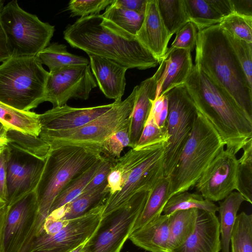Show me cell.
I'll return each instance as SVG.
<instances>
[{"instance_id": "1", "label": "cell", "mask_w": 252, "mask_h": 252, "mask_svg": "<svg viewBox=\"0 0 252 252\" xmlns=\"http://www.w3.org/2000/svg\"><path fill=\"white\" fill-rule=\"evenodd\" d=\"M72 47L113 61L126 67L143 70L159 64L135 35L123 30L101 14L82 17L63 32Z\"/></svg>"}, {"instance_id": "2", "label": "cell", "mask_w": 252, "mask_h": 252, "mask_svg": "<svg viewBox=\"0 0 252 252\" xmlns=\"http://www.w3.org/2000/svg\"><path fill=\"white\" fill-rule=\"evenodd\" d=\"M185 85L198 111L236 155L252 138V118L224 90L193 64Z\"/></svg>"}, {"instance_id": "3", "label": "cell", "mask_w": 252, "mask_h": 252, "mask_svg": "<svg viewBox=\"0 0 252 252\" xmlns=\"http://www.w3.org/2000/svg\"><path fill=\"white\" fill-rule=\"evenodd\" d=\"M194 62L252 118V88L219 24L198 31Z\"/></svg>"}, {"instance_id": "4", "label": "cell", "mask_w": 252, "mask_h": 252, "mask_svg": "<svg viewBox=\"0 0 252 252\" xmlns=\"http://www.w3.org/2000/svg\"><path fill=\"white\" fill-rule=\"evenodd\" d=\"M101 157L76 146L51 149L35 189L38 211L29 243L41 229L57 196L73 179Z\"/></svg>"}, {"instance_id": "5", "label": "cell", "mask_w": 252, "mask_h": 252, "mask_svg": "<svg viewBox=\"0 0 252 252\" xmlns=\"http://www.w3.org/2000/svg\"><path fill=\"white\" fill-rule=\"evenodd\" d=\"M225 144L218 131L199 111L191 133L171 175L170 198L194 186Z\"/></svg>"}, {"instance_id": "6", "label": "cell", "mask_w": 252, "mask_h": 252, "mask_svg": "<svg viewBox=\"0 0 252 252\" xmlns=\"http://www.w3.org/2000/svg\"><path fill=\"white\" fill-rule=\"evenodd\" d=\"M49 72L36 56L10 57L0 65V102L30 111L44 102Z\"/></svg>"}, {"instance_id": "7", "label": "cell", "mask_w": 252, "mask_h": 252, "mask_svg": "<svg viewBox=\"0 0 252 252\" xmlns=\"http://www.w3.org/2000/svg\"><path fill=\"white\" fill-rule=\"evenodd\" d=\"M137 86L124 100L115 101L109 111L85 125L75 128L61 130L40 131L39 135L51 149L63 146L79 147L101 155L103 142L111 134L130 123Z\"/></svg>"}, {"instance_id": "8", "label": "cell", "mask_w": 252, "mask_h": 252, "mask_svg": "<svg viewBox=\"0 0 252 252\" xmlns=\"http://www.w3.org/2000/svg\"><path fill=\"white\" fill-rule=\"evenodd\" d=\"M0 23L11 57H34L47 47L55 27L21 8L16 0L4 5Z\"/></svg>"}, {"instance_id": "9", "label": "cell", "mask_w": 252, "mask_h": 252, "mask_svg": "<svg viewBox=\"0 0 252 252\" xmlns=\"http://www.w3.org/2000/svg\"><path fill=\"white\" fill-rule=\"evenodd\" d=\"M149 191L135 194L124 206L102 216L80 252H120L145 206Z\"/></svg>"}, {"instance_id": "10", "label": "cell", "mask_w": 252, "mask_h": 252, "mask_svg": "<svg viewBox=\"0 0 252 252\" xmlns=\"http://www.w3.org/2000/svg\"><path fill=\"white\" fill-rule=\"evenodd\" d=\"M165 95L168 100L166 127L169 139L164 158V174L169 176L191 133L198 110L185 84L175 87Z\"/></svg>"}, {"instance_id": "11", "label": "cell", "mask_w": 252, "mask_h": 252, "mask_svg": "<svg viewBox=\"0 0 252 252\" xmlns=\"http://www.w3.org/2000/svg\"><path fill=\"white\" fill-rule=\"evenodd\" d=\"M104 204L85 215L69 220L60 231L53 235L39 232L24 252H70L84 244L94 233L102 218Z\"/></svg>"}, {"instance_id": "12", "label": "cell", "mask_w": 252, "mask_h": 252, "mask_svg": "<svg viewBox=\"0 0 252 252\" xmlns=\"http://www.w3.org/2000/svg\"><path fill=\"white\" fill-rule=\"evenodd\" d=\"M167 144H157L131 171L121 190L113 195H108L104 203L102 216L122 207L135 194L150 191L164 176V158Z\"/></svg>"}, {"instance_id": "13", "label": "cell", "mask_w": 252, "mask_h": 252, "mask_svg": "<svg viewBox=\"0 0 252 252\" xmlns=\"http://www.w3.org/2000/svg\"><path fill=\"white\" fill-rule=\"evenodd\" d=\"M96 86L90 64L64 66L49 72L44 102L56 107L66 105L72 98L87 99Z\"/></svg>"}, {"instance_id": "14", "label": "cell", "mask_w": 252, "mask_h": 252, "mask_svg": "<svg viewBox=\"0 0 252 252\" xmlns=\"http://www.w3.org/2000/svg\"><path fill=\"white\" fill-rule=\"evenodd\" d=\"M5 151L7 204L9 206L35 190L45 161L8 144Z\"/></svg>"}, {"instance_id": "15", "label": "cell", "mask_w": 252, "mask_h": 252, "mask_svg": "<svg viewBox=\"0 0 252 252\" xmlns=\"http://www.w3.org/2000/svg\"><path fill=\"white\" fill-rule=\"evenodd\" d=\"M35 190L8 206L0 252H24L37 217Z\"/></svg>"}, {"instance_id": "16", "label": "cell", "mask_w": 252, "mask_h": 252, "mask_svg": "<svg viewBox=\"0 0 252 252\" xmlns=\"http://www.w3.org/2000/svg\"><path fill=\"white\" fill-rule=\"evenodd\" d=\"M238 159L222 148L194 186L203 197L212 202L223 200L237 189Z\"/></svg>"}, {"instance_id": "17", "label": "cell", "mask_w": 252, "mask_h": 252, "mask_svg": "<svg viewBox=\"0 0 252 252\" xmlns=\"http://www.w3.org/2000/svg\"><path fill=\"white\" fill-rule=\"evenodd\" d=\"M115 104L75 108L67 104L53 107L39 114L41 130H66L82 126L103 115Z\"/></svg>"}, {"instance_id": "18", "label": "cell", "mask_w": 252, "mask_h": 252, "mask_svg": "<svg viewBox=\"0 0 252 252\" xmlns=\"http://www.w3.org/2000/svg\"><path fill=\"white\" fill-rule=\"evenodd\" d=\"M159 64L158 70L152 77L136 86L134 106L129 117V147L131 149L135 147L140 138L152 108V100L156 98L157 87L165 67L163 59Z\"/></svg>"}, {"instance_id": "19", "label": "cell", "mask_w": 252, "mask_h": 252, "mask_svg": "<svg viewBox=\"0 0 252 252\" xmlns=\"http://www.w3.org/2000/svg\"><path fill=\"white\" fill-rule=\"evenodd\" d=\"M135 36L160 63L171 37L160 16L157 0H147L143 20Z\"/></svg>"}, {"instance_id": "20", "label": "cell", "mask_w": 252, "mask_h": 252, "mask_svg": "<svg viewBox=\"0 0 252 252\" xmlns=\"http://www.w3.org/2000/svg\"><path fill=\"white\" fill-rule=\"evenodd\" d=\"M220 223L216 214L198 210L195 230L189 238L170 252H220Z\"/></svg>"}, {"instance_id": "21", "label": "cell", "mask_w": 252, "mask_h": 252, "mask_svg": "<svg viewBox=\"0 0 252 252\" xmlns=\"http://www.w3.org/2000/svg\"><path fill=\"white\" fill-rule=\"evenodd\" d=\"M91 71L100 90L110 99L122 100L126 87V67L110 60L90 56Z\"/></svg>"}, {"instance_id": "22", "label": "cell", "mask_w": 252, "mask_h": 252, "mask_svg": "<svg viewBox=\"0 0 252 252\" xmlns=\"http://www.w3.org/2000/svg\"><path fill=\"white\" fill-rule=\"evenodd\" d=\"M163 59L165 67L157 87L156 98L185 84L193 66L191 52L188 50H174L165 54Z\"/></svg>"}, {"instance_id": "23", "label": "cell", "mask_w": 252, "mask_h": 252, "mask_svg": "<svg viewBox=\"0 0 252 252\" xmlns=\"http://www.w3.org/2000/svg\"><path fill=\"white\" fill-rule=\"evenodd\" d=\"M168 215L158 218L133 231L128 239L135 246L149 252H168Z\"/></svg>"}, {"instance_id": "24", "label": "cell", "mask_w": 252, "mask_h": 252, "mask_svg": "<svg viewBox=\"0 0 252 252\" xmlns=\"http://www.w3.org/2000/svg\"><path fill=\"white\" fill-rule=\"evenodd\" d=\"M108 194L106 180L98 187L81 193L73 201L52 212L49 215L66 220L78 218L99 205L104 204Z\"/></svg>"}, {"instance_id": "25", "label": "cell", "mask_w": 252, "mask_h": 252, "mask_svg": "<svg viewBox=\"0 0 252 252\" xmlns=\"http://www.w3.org/2000/svg\"><path fill=\"white\" fill-rule=\"evenodd\" d=\"M169 187V177L163 176L149 191L145 206L134 223L132 231L156 220L161 215L170 198Z\"/></svg>"}, {"instance_id": "26", "label": "cell", "mask_w": 252, "mask_h": 252, "mask_svg": "<svg viewBox=\"0 0 252 252\" xmlns=\"http://www.w3.org/2000/svg\"><path fill=\"white\" fill-rule=\"evenodd\" d=\"M198 209L178 210L169 215L168 252L183 244L195 230Z\"/></svg>"}, {"instance_id": "27", "label": "cell", "mask_w": 252, "mask_h": 252, "mask_svg": "<svg viewBox=\"0 0 252 252\" xmlns=\"http://www.w3.org/2000/svg\"><path fill=\"white\" fill-rule=\"evenodd\" d=\"M0 122L9 129L39 137L41 126L39 114L19 110L0 102Z\"/></svg>"}, {"instance_id": "28", "label": "cell", "mask_w": 252, "mask_h": 252, "mask_svg": "<svg viewBox=\"0 0 252 252\" xmlns=\"http://www.w3.org/2000/svg\"><path fill=\"white\" fill-rule=\"evenodd\" d=\"M223 201L219 203L220 232L221 252H229L231 232L237 212L243 201L242 195L237 191H233Z\"/></svg>"}, {"instance_id": "29", "label": "cell", "mask_w": 252, "mask_h": 252, "mask_svg": "<svg viewBox=\"0 0 252 252\" xmlns=\"http://www.w3.org/2000/svg\"><path fill=\"white\" fill-rule=\"evenodd\" d=\"M36 57L40 63L48 67L49 72L69 65L90 64L87 58L70 54L66 46L58 43L50 44Z\"/></svg>"}, {"instance_id": "30", "label": "cell", "mask_w": 252, "mask_h": 252, "mask_svg": "<svg viewBox=\"0 0 252 252\" xmlns=\"http://www.w3.org/2000/svg\"><path fill=\"white\" fill-rule=\"evenodd\" d=\"M184 3L189 22L198 31L219 24L224 18L210 0H184Z\"/></svg>"}, {"instance_id": "31", "label": "cell", "mask_w": 252, "mask_h": 252, "mask_svg": "<svg viewBox=\"0 0 252 252\" xmlns=\"http://www.w3.org/2000/svg\"><path fill=\"white\" fill-rule=\"evenodd\" d=\"M157 3L161 18L171 37L189 22L184 0H157Z\"/></svg>"}, {"instance_id": "32", "label": "cell", "mask_w": 252, "mask_h": 252, "mask_svg": "<svg viewBox=\"0 0 252 252\" xmlns=\"http://www.w3.org/2000/svg\"><path fill=\"white\" fill-rule=\"evenodd\" d=\"M190 209L216 214L218 211V206L214 202L204 199L199 193L186 191L172 196L165 204L162 213L169 215L176 211Z\"/></svg>"}, {"instance_id": "33", "label": "cell", "mask_w": 252, "mask_h": 252, "mask_svg": "<svg viewBox=\"0 0 252 252\" xmlns=\"http://www.w3.org/2000/svg\"><path fill=\"white\" fill-rule=\"evenodd\" d=\"M102 157L64 188L53 202L49 214L70 203L83 192L97 170Z\"/></svg>"}, {"instance_id": "34", "label": "cell", "mask_w": 252, "mask_h": 252, "mask_svg": "<svg viewBox=\"0 0 252 252\" xmlns=\"http://www.w3.org/2000/svg\"><path fill=\"white\" fill-rule=\"evenodd\" d=\"M8 144L18 149L45 161L51 151L50 146L39 137L9 129L7 133Z\"/></svg>"}, {"instance_id": "35", "label": "cell", "mask_w": 252, "mask_h": 252, "mask_svg": "<svg viewBox=\"0 0 252 252\" xmlns=\"http://www.w3.org/2000/svg\"><path fill=\"white\" fill-rule=\"evenodd\" d=\"M231 252H252V215L244 212L237 215L231 232Z\"/></svg>"}, {"instance_id": "36", "label": "cell", "mask_w": 252, "mask_h": 252, "mask_svg": "<svg viewBox=\"0 0 252 252\" xmlns=\"http://www.w3.org/2000/svg\"><path fill=\"white\" fill-rule=\"evenodd\" d=\"M243 154L238 159L237 192L245 201L252 204V138L243 147Z\"/></svg>"}, {"instance_id": "37", "label": "cell", "mask_w": 252, "mask_h": 252, "mask_svg": "<svg viewBox=\"0 0 252 252\" xmlns=\"http://www.w3.org/2000/svg\"><path fill=\"white\" fill-rule=\"evenodd\" d=\"M114 1L101 15L123 30L135 35L142 25L144 15L119 6Z\"/></svg>"}, {"instance_id": "38", "label": "cell", "mask_w": 252, "mask_h": 252, "mask_svg": "<svg viewBox=\"0 0 252 252\" xmlns=\"http://www.w3.org/2000/svg\"><path fill=\"white\" fill-rule=\"evenodd\" d=\"M130 123L108 137L102 144L100 153L102 156L114 162L121 157L123 149L130 145Z\"/></svg>"}, {"instance_id": "39", "label": "cell", "mask_w": 252, "mask_h": 252, "mask_svg": "<svg viewBox=\"0 0 252 252\" xmlns=\"http://www.w3.org/2000/svg\"><path fill=\"white\" fill-rule=\"evenodd\" d=\"M219 24L230 34L252 43V17L233 13L224 18Z\"/></svg>"}, {"instance_id": "40", "label": "cell", "mask_w": 252, "mask_h": 252, "mask_svg": "<svg viewBox=\"0 0 252 252\" xmlns=\"http://www.w3.org/2000/svg\"><path fill=\"white\" fill-rule=\"evenodd\" d=\"M168 139L166 126H159L150 111L140 138L133 149L139 150L153 145L168 142Z\"/></svg>"}, {"instance_id": "41", "label": "cell", "mask_w": 252, "mask_h": 252, "mask_svg": "<svg viewBox=\"0 0 252 252\" xmlns=\"http://www.w3.org/2000/svg\"><path fill=\"white\" fill-rule=\"evenodd\" d=\"M223 31L242 66L250 86L252 88V43Z\"/></svg>"}, {"instance_id": "42", "label": "cell", "mask_w": 252, "mask_h": 252, "mask_svg": "<svg viewBox=\"0 0 252 252\" xmlns=\"http://www.w3.org/2000/svg\"><path fill=\"white\" fill-rule=\"evenodd\" d=\"M114 0H71L68 8L72 17H84L98 14L99 12L110 5Z\"/></svg>"}, {"instance_id": "43", "label": "cell", "mask_w": 252, "mask_h": 252, "mask_svg": "<svg viewBox=\"0 0 252 252\" xmlns=\"http://www.w3.org/2000/svg\"><path fill=\"white\" fill-rule=\"evenodd\" d=\"M197 28L191 22H188L176 33L174 40L165 54L178 49L192 51L195 47L197 36Z\"/></svg>"}, {"instance_id": "44", "label": "cell", "mask_w": 252, "mask_h": 252, "mask_svg": "<svg viewBox=\"0 0 252 252\" xmlns=\"http://www.w3.org/2000/svg\"><path fill=\"white\" fill-rule=\"evenodd\" d=\"M102 157L97 170L83 192L94 189L106 181L107 177L113 166L114 162L109 159Z\"/></svg>"}, {"instance_id": "45", "label": "cell", "mask_w": 252, "mask_h": 252, "mask_svg": "<svg viewBox=\"0 0 252 252\" xmlns=\"http://www.w3.org/2000/svg\"><path fill=\"white\" fill-rule=\"evenodd\" d=\"M68 221L69 220L58 219L49 215L44 220L39 232L41 231L48 235H53L60 231Z\"/></svg>"}, {"instance_id": "46", "label": "cell", "mask_w": 252, "mask_h": 252, "mask_svg": "<svg viewBox=\"0 0 252 252\" xmlns=\"http://www.w3.org/2000/svg\"><path fill=\"white\" fill-rule=\"evenodd\" d=\"M0 199L7 203L6 156L5 148L0 154Z\"/></svg>"}, {"instance_id": "47", "label": "cell", "mask_w": 252, "mask_h": 252, "mask_svg": "<svg viewBox=\"0 0 252 252\" xmlns=\"http://www.w3.org/2000/svg\"><path fill=\"white\" fill-rule=\"evenodd\" d=\"M147 0H114L119 6L144 15Z\"/></svg>"}, {"instance_id": "48", "label": "cell", "mask_w": 252, "mask_h": 252, "mask_svg": "<svg viewBox=\"0 0 252 252\" xmlns=\"http://www.w3.org/2000/svg\"><path fill=\"white\" fill-rule=\"evenodd\" d=\"M233 13L252 17V0H231Z\"/></svg>"}, {"instance_id": "49", "label": "cell", "mask_w": 252, "mask_h": 252, "mask_svg": "<svg viewBox=\"0 0 252 252\" xmlns=\"http://www.w3.org/2000/svg\"><path fill=\"white\" fill-rule=\"evenodd\" d=\"M217 11L224 17L233 13L231 0H210Z\"/></svg>"}, {"instance_id": "50", "label": "cell", "mask_w": 252, "mask_h": 252, "mask_svg": "<svg viewBox=\"0 0 252 252\" xmlns=\"http://www.w3.org/2000/svg\"><path fill=\"white\" fill-rule=\"evenodd\" d=\"M10 57L6 35L0 23V62H3Z\"/></svg>"}, {"instance_id": "51", "label": "cell", "mask_w": 252, "mask_h": 252, "mask_svg": "<svg viewBox=\"0 0 252 252\" xmlns=\"http://www.w3.org/2000/svg\"><path fill=\"white\" fill-rule=\"evenodd\" d=\"M8 206L7 204L0 199V252L2 245L3 233Z\"/></svg>"}, {"instance_id": "52", "label": "cell", "mask_w": 252, "mask_h": 252, "mask_svg": "<svg viewBox=\"0 0 252 252\" xmlns=\"http://www.w3.org/2000/svg\"><path fill=\"white\" fill-rule=\"evenodd\" d=\"M164 97L165 94L159 96L152 100L151 112L153 115L155 120L157 119L163 108Z\"/></svg>"}, {"instance_id": "53", "label": "cell", "mask_w": 252, "mask_h": 252, "mask_svg": "<svg viewBox=\"0 0 252 252\" xmlns=\"http://www.w3.org/2000/svg\"><path fill=\"white\" fill-rule=\"evenodd\" d=\"M167 115L168 100L166 96L165 95L163 108L159 113L158 116L156 120V121L159 126L162 127L166 126V122Z\"/></svg>"}, {"instance_id": "54", "label": "cell", "mask_w": 252, "mask_h": 252, "mask_svg": "<svg viewBox=\"0 0 252 252\" xmlns=\"http://www.w3.org/2000/svg\"><path fill=\"white\" fill-rule=\"evenodd\" d=\"M7 127L0 122V154L7 146L8 140Z\"/></svg>"}, {"instance_id": "55", "label": "cell", "mask_w": 252, "mask_h": 252, "mask_svg": "<svg viewBox=\"0 0 252 252\" xmlns=\"http://www.w3.org/2000/svg\"><path fill=\"white\" fill-rule=\"evenodd\" d=\"M83 245L84 244L79 246V247H78L76 249H74L70 252H80Z\"/></svg>"}, {"instance_id": "56", "label": "cell", "mask_w": 252, "mask_h": 252, "mask_svg": "<svg viewBox=\"0 0 252 252\" xmlns=\"http://www.w3.org/2000/svg\"><path fill=\"white\" fill-rule=\"evenodd\" d=\"M4 1L3 0H0V13L2 10L4 5Z\"/></svg>"}]
</instances>
